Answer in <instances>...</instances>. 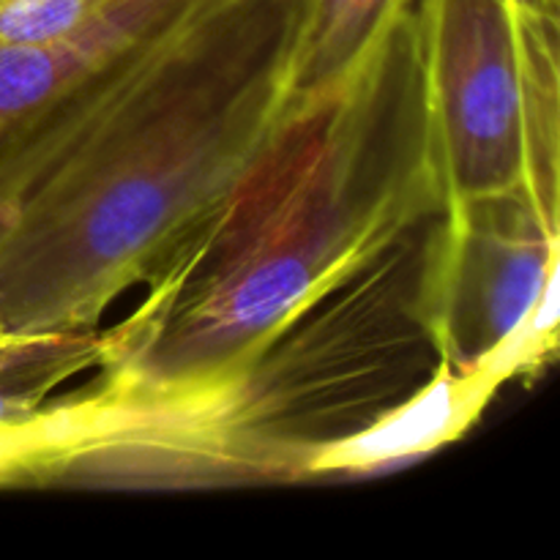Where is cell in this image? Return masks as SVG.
<instances>
[{
    "label": "cell",
    "mask_w": 560,
    "mask_h": 560,
    "mask_svg": "<svg viewBox=\"0 0 560 560\" xmlns=\"http://www.w3.org/2000/svg\"><path fill=\"white\" fill-rule=\"evenodd\" d=\"M310 0H191L88 74L0 238V337L96 328L228 195L290 98Z\"/></svg>",
    "instance_id": "cell-1"
},
{
    "label": "cell",
    "mask_w": 560,
    "mask_h": 560,
    "mask_svg": "<svg viewBox=\"0 0 560 560\" xmlns=\"http://www.w3.org/2000/svg\"><path fill=\"white\" fill-rule=\"evenodd\" d=\"M446 206L408 0L342 77L290 96L228 195L104 328L98 381L156 392L206 377L288 312Z\"/></svg>",
    "instance_id": "cell-2"
},
{
    "label": "cell",
    "mask_w": 560,
    "mask_h": 560,
    "mask_svg": "<svg viewBox=\"0 0 560 560\" xmlns=\"http://www.w3.org/2000/svg\"><path fill=\"white\" fill-rule=\"evenodd\" d=\"M446 206L424 213L206 377L91 383L44 410V485L186 490L312 479L443 372L430 284Z\"/></svg>",
    "instance_id": "cell-3"
},
{
    "label": "cell",
    "mask_w": 560,
    "mask_h": 560,
    "mask_svg": "<svg viewBox=\"0 0 560 560\" xmlns=\"http://www.w3.org/2000/svg\"><path fill=\"white\" fill-rule=\"evenodd\" d=\"M560 228L525 189L446 202L430 284L443 370H536L556 353Z\"/></svg>",
    "instance_id": "cell-4"
},
{
    "label": "cell",
    "mask_w": 560,
    "mask_h": 560,
    "mask_svg": "<svg viewBox=\"0 0 560 560\" xmlns=\"http://www.w3.org/2000/svg\"><path fill=\"white\" fill-rule=\"evenodd\" d=\"M446 202L525 189L523 36L512 0H416Z\"/></svg>",
    "instance_id": "cell-5"
},
{
    "label": "cell",
    "mask_w": 560,
    "mask_h": 560,
    "mask_svg": "<svg viewBox=\"0 0 560 560\" xmlns=\"http://www.w3.org/2000/svg\"><path fill=\"white\" fill-rule=\"evenodd\" d=\"M173 16L126 22L71 44H49V47L0 44V126L25 118L33 109L58 98L60 93L85 80L91 71L102 69L104 63L151 36Z\"/></svg>",
    "instance_id": "cell-6"
},
{
    "label": "cell",
    "mask_w": 560,
    "mask_h": 560,
    "mask_svg": "<svg viewBox=\"0 0 560 560\" xmlns=\"http://www.w3.org/2000/svg\"><path fill=\"white\" fill-rule=\"evenodd\" d=\"M523 36V145L525 191L550 224L558 222L560 167V71L558 16L520 11Z\"/></svg>",
    "instance_id": "cell-7"
},
{
    "label": "cell",
    "mask_w": 560,
    "mask_h": 560,
    "mask_svg": "<svg viewBox=\"0 0 560 560\" xmlns=\"http://www.w3.org/2000/svg\"><path fill=\"white\" fill-rule=\"evenodd\" d=\"M408 0H310L290 71V96L342 77Z\"/></svg>",
    "instance_id": "cell-8"
},
{
    "label": "cell",
    "mask_w": 560,
    "mask_h": 560,
    "mask_svg": "<svg viewBox=\"0 0 560 560\" xmlns=\"http://www.w3.org/2000/svg\"><path fill=\"white\" fill-rule=\"evenodd\" d=\"M71 91L74 88L60 93L58 98H52L44 107L33 109L25 118L0 126V238L9 228L11 208H14L16 195H20V186L25 184L27 173L36 167V162L44 156L49 142L58 137L60 126H63Z\"/></svg>",
    "instance_id": "cell-9"
},
{
    "label": "cell",
    "mask_w": 560,
    "mask_h": 560,
    "mask_svg": "<svg viewBox=\"0 0 560 560\" xmlns=\"http://www.w3.org/2000/svg\"><path fill=\"white\" fill-rule=\"evenodd\" d=\"M520 11L536 16H558L560 14V0H512Z\"/></svg>",
    "instance_id": "cell-10"
}]
</instances>
